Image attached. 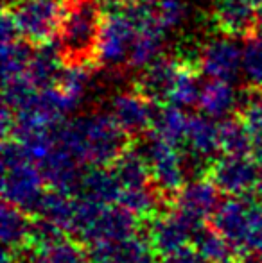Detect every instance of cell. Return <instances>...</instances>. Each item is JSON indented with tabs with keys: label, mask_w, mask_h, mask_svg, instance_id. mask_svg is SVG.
Returning a JSON list of instances; mask_svg holds the SVG:
<instances>
[{
	"label": "cell",
	"mask_w": 262,
	"mask_h": 263,
	"mask_svg": "<svg viewBox=\"0 0 262 263\" xmlns=\"http://www.w3.org/2000/svg\"><path fill=\"white\" fill-rule=\"evenodd\" d=\"M136 149L146 158L154 188L164 197L174 199V195L185 186L187 179V163L185 156L180 153V145L151 131V135L142 140Z\"/></svg>",
	"instance_id": "cell-4"
},
{
	"label": "cell",
	"mask_w": 262,
	"mask_h": 263,
	"mask_svg": "<svg viewBox=\"0 0 262 263\" xmlns=\"http://www.w3.org/2000/svg\"><path fill=\"white\" fill-rule=\"evenodd\" d=\"M199 68L208 79L235 81L242 70V47L235 36L224 34L205 43L198 55Z\"/></svg>",
	"instance_id": "cell-11"
},
{
	"label": "cell",
	"mask_w": 262,
	"mask_h": 263,
	"mask_svg": "<svg viewBox=\"0 0 262 263\" xmlns=\"http://www.w3.org/2000/svg\"><path fill=\"white\" fill-rule=\"evenodd\" d=\"M61 61H63V55H61L56 43H43V45H38V49L32 52L25 76L38 90L56 86L58 77L63 68Z\"/></svg>",
	"instance_id": "cell-19"
},
{
	"label": "cell",
	"mask_w": 262,
	"mask_h": 263,
	"mask_svg": "<svg viewBox=\"0 0 262 263\" xmlns=\"http://www.w3.org/2000/svg\"><path fill=\"white\" fill-rule=\"evenodd\" d=\"M253 158L262 165V133L253 135Z\"/></svg>",
	"instance_id": "cell-35"
},
{
	"label": "cell",
	"mask_w": 262,
	"mask_h": 263,
	"mask_svg": "<svg viewBox=\"0 0 262 263\" xmlns=\"http://www.w3.org/2000/svg\"><path fill=\"white\" fill-rule=\"evenodd\" d=\"M2 263H18V261H16V260H13V258H11L9 254L4 253V260H2Z\"/></svg>",
	"instance_id": "cell-37"
},
{
	"label": "cell",
	"mask_w": 262,
	"mask_h": 263,
	"mask_svg": "<svg viewBox=\"0 0 262 263\" xmlns=\"http://www.w3.org/2000/svg\"><path fill=\"white\" fill-rule=\"evenodd\" d=\"M110 113L128 136H140L153 127L156 106L138 90L120 91L110 102Z\"/></svg>",
	"instance_id": "cell-12"
},
{
	"label": "cell",
	"mask_w": 262,
	"mask_h": 263,
	"mask_svg": "<svg viewBox=\"0 0 262 263\" xmlns=\"http://www.w3.org/2000/svg\"><path fill=\"white\" fill-rule=\"evenodd\" d=\"M257 197L262 201V176H260V181H259V186H257Z\"/></svg>",
	"instance_id": "cell-38"
},
{
	"label": "cell",
	"mask_w": 262,
	"mask_h": 263,
	"mask_svg": "<svg viewBox=\"0 0 262 263\" xmlns=\"http://www.w3.org/2000/svg\"><path fill=\"white\" fill-rule=\"evenodd\" d=\"M180 68H182L180 61L160 55L149 66L140 70V76L136 79V90L154 104H165L169 102V95H171L172 84H174Z\"/></svg>",
	"instance_id": "cell-15"
},
{
	"label": "cell",
	"mask_w": 262,
	"mask_h": 263,
	"mask_svg": "<svg viewBox=\"0 0 262 263\" xmlns=\"http://www.w3.org/2000/svg\"><path fill=\"white\" fill-rule=\"evenodd\" d=\"M29 263H90V258L79 240L70 242L65 238L45 249H34Z\"/></svg>",
	"instance_id": "cell-29"
},
{
	"label": "cell",
	"mask_w": 262,
	"mask_h": 263,
	"mask_svg": "<svg viewBox=\"0 0 262 263\" xmlns=\"http://www.w3.org/2000/svg\"><path fill=\"white\" fill-rule=\"evenodd\" d=\"M242 73L250 86L262 88V36L252 34L246 38L242 49Z\"/></svg>",
	"instance_id": "cell-32"
},
{
	"label": "cell",
	"mask_w": 262,
	"mask_h": 263,
	"mask_svg": "<svg viewBox=\"0 0 262 263\" xmlns=\"http://www.w3.org/2000/svg\"><path fill=\"white\" fill-rule=\"evenodd\" d=\"M158 24L169 31L182 24L185 16V0H154Z\"/></svg>",
	"instance_id": "cell-33"
},
{
	"label": "cell",
	"mask_w": 262,
	"mask_h": 263,
	"mask_svg": "<svg viewBox=\"0 0 262 263\" xmlns=\"http://www.w3.org/2000/svg\"><path fill=\"white\" fill-rule=\"evenodd\" d=\"M219 143L223 154H232V156H250V154H253V135L241 117H228L221 120Z\"/></svg>",
	"instance_id": "cell-25"
},
{
	"label": "cell",
	"mask_w": 262,
	"mask_h": 263,
	"mask_svg": "<svg viewBox=\"0 0 262 263\" xmlns=\"http://www.w3.org/2000/svg\"><path fill=\"white\" fill-rule=\"evenodd\" d=\"M112 168L115 172V176L119 177L123 188H135V186H144V184L153 183L146 158H144V154L136 147L124 151L112 163Z\"/></svg>",
	"instance_id": "cell-24"
},
{
	"label": "cell",
	"mask_w": 262,
	"mask_h": 263,
	"mask_svg": "<svg viewBox=\"0 0 262 263\" xmlns=\"http://www.w3.org/2000/svg\"><path fill=\"white\" fill-rule=\"evenodd\" d=\"M160 199L164 195L154 188L153 183L144 184V186L135 188H123V194L119 197V204L130 210L140 218H151L158 215V208H160Z\"/></svg>",
	"instance_id": "cell-27"
},
{
	"label": "cell",
	"mask_w": 262,
	"mask_h": 263,
	"mask_svg": "<svg viewBox=\"0 0 262 263\" xmlns=\"http://www.w3.org/2000/svg\"><path fill=\"white\" fill-rule=\"evenodd\" d=\"M262 176V165L250 156H224L217 158L208 170V177L224 195H248L257 192Z\"/></svg>",
	"instance_id": "cell-6"
},
{
	"label": "cell",
	"mask_w": 262,
	"mask_h": 263,
	"mask_svg": "<svg viewBox=\"0 0 262 263\" xmlns=\"http://www.w3.org/2000/svg\"><path fill=\"white\" fill-rule=\"evenodd\" d=\"M162 263H208L196 249H189V247H183V249L176 251V253L169 254V256L162 258Z\"/></svg>",
	"instance_id": "cell-34"
},
{
	"label": "cell",
	"mask_w": 262,
	"mask_h": 263,
	"mask_svg": "<svg viewBox=\"0 0 262 263\" xmlns=\"http://www.w3.org/2000/svg\"><path fill=\"white\" fill-rule=\"evenodd\" d=\"M239 256L262 253V201L248 195H228L210 218Z\"/></svg>",
	"instance_id": "cell-3"
},
{
	"label": "cell",
	"mask_w": 262,
	"mask_h": 263,
	"mask_svg": "<svg viewBox=\"0 0 262 263\" xmlns=\"http://www.w3.org/2000/svg\"><path fill=\"white\" fill-rule=\"evenodd\" d=\"M11 13L20 38L43 45L58 34L63 7L58 0H20Z\"/></svg>",
	"instance_id": "cell-5"
},
{
	"label": "cell",
	"mask_w": 262,
	"mask_h": 263,
	"mask_svg": "<svg viewBox=\"0 0 262 263\" xmlns=\"http://www.w3.org/2000/svg\"><path fill=\"white\" fill-rule=\"evenodd\" d=\"M6 2V6H9V4H14V2H20V0H4Z\"/></svg>",
	"instance_id": "cell-39"
},
{
	"label": "cell",
	"mask_w": 262,
	"mask_h": 263,
	"mask_svg": "<svg viewBox=\"0 0 262 263\" xmlns=\"http://www.w3.org/2000/svg\"><path fill=\"white\" fill-rule=\"evenodd\" d=\"M165 32L160 25H151V27L138 29L135 34V40L131 43L130 58L128 65L133 70H144L149 66L154 59L160 58L162 47H164Z\"/></svg>",
	"instance_id": "cell-22"
},
{
	"label": "cell",
	"mask_w": 262,
	"mask_h": 263,
	"mask_svg": "<svg viewBox=\"0 0 262 263\" xmlns=\"http://www.w3.org/2000/svg\"><path fill=\"white\" fill-rule=\"evenodd\" d=\"M187 122H189V117L183 113V107L165 102V104L156 107L151 129H153L154 135L162 136V138L169 140L176 145H182L183 138H185Z\"/></svg>",
	"instance_id": "cell-26"
},
{
	"label": "cell",
	"mask_w": 262,
	"mask_h": 263,
	"mask_svg": "<svg viewBox=\"0 0 262 263\" xmlns=\"http://www.w3.org/2000/svg\"><path fill=\"white\" fill-rule=\"evenodd\" d=\"M32 52L31 43L24 38H16L13 42L2 43V77L4 81H11L27 73Z\"/></svg>",
	"instance_id": "cell-28"
},
{
	"label": "cell",
	"mask_w": 262,
	"mask_h": 263,
	"mask_svg": "<svg viewBox=\"0 0 262 263\" xmlns=\"http://www.w3.org/2000/svg\"><path fill=\"white\" fill-rule=\"evenodd\" d=\"M241 93H237L230 81L208 79L201 86L199 93V111L214 120H224L235 109H239Z\"/></svg>",
	"instance_id": "cell-18"
},
{
	"label": "cell",
	"mask_w": 262,
	"mask_h": 263,
	"mask_svg": "<svg viewBox=\"0 0 262 263\" xmlns=\"http://www.w3.org/2000/svg\"><path fill=\"white\" fill-rule=\"evenodd\" d=\"M239 263H262L260 254H248V256H242Z\"/></svg>",
	"instance_id": "cell-36"
},
{
	"label": "cell",
	"mask_w": 262,
	"mask_h": 263,
	"mask_svg": "<svg viewBox=\"0 0 262 263\" xmlns=\"http://www.w3.org/2000/svg\"><path fill=\"white\" fill-rule=\"evenodd\" d=\"M92 84V72L88 68V63H66L58 77L56 86L63 90L66 95L83 101L84 93Z\"/></svg>",
	"instance_id": "cell-31"
},
{
	"label": "cell",
	"mask_w": 262,
	"mask_h": 263,
	"mask_svg": "<svg viewBox=\"0 0 262 263\" xmlns=\"http://www.w3.org/2000/svg\"><path fill=\"white\" fill-rule=\"evenodd\" d=\"M203 224L183 215L180 210H169L149 218L147 226V242L158 256H169L176 251L187 247L193 242L194 231Z\"/></svg>",
	"instance_id": "cell-8"
},
{
	"label": "cell",
	"mask_w": 262,
	"mask_h": 263,
	"mask_svg": "<svg viewBox=\"0 0 262 263\" xmlns=\"http://www.w3.org/2000/svg\"><path fill=\"white\" fill-rule=\"evenodd\" d=\"M43 192L45 179L38 163L32 159L2 168V199L6 202H11L32 215Z\"/></svg>",
	"instance_id": "cell-7"
},
{
	"label": "cell",
	"mask_w": 262,
	"mask_h": 263,
	"mask_svg": "<svg viewBox=\"0 0 262 263\" xmlns=\"http://www.w3.org/2000/svg\"><path fill=\"white\" fill-rule=\"evenodd\" d=\"M135 34V25L124 11L104 13L97 50H95V61L108 68H117L128 63Z\"/></svg>",
	"instance_id": "cell-10"
},
{
	"label": "cell",
	"mask_w": 262,
	"mask_h": 263,
	"mask_svg": "<svg viewBox=\"0 0 262 263\" xmlns=\"http://www.w3.org/2000/svg\"><path fill=\"white\" fill-rule=\"evenodd\" d=\"M201 86L203 84L199 83L196 70L190 65H187V63H182V68H180L178 76H176L171 95H169V102L180 107H189L198 104Z\"/></svg>",
	"instance_id": "cell-30"
},
{
	"label": "cell",
	"mask_w": 262,
	"mask_h": 263,
	"mask_svg": "<svg viewBox=\"0 0 262 263\" xmlns=\"http://www.w3.org/2000/svg\"><path fill=\"white\" fill-rule=\"evenodd\" d=\"M259 13L260 9H257L250 0H217L214 6V22L223 34L248 38L255 27Z\"/></svg>",
	"instance_id": "cell-16"
},
{
	"label": "cell",
	"mask_w": 262,
	"mask_h": 263,
	"mask_svg": "<svg viewBox=\"0 0 262 263\" xmlns=\"http://www.w3.org/2000/svg\"><path fill=\"white\" fill-rule=\"evenodd\" d=\"M123 194V184L108 166H86L77 188V199L99 202V204H115Z\"/></svg>",
	"instance_id": "cell-17"
},
{
	"label": "cell",
	"mask_w": 262,
	"mask_h": 263,
	"mask_svg": "<svg viewBox=\"0 0 262 263\" xmlns=\"http://www.w3.org/2000/svg\"><path fill=\"white\" fill-rule=\"evenodd\" d=\"M219 194L221 190L210 181V177L194 179L174 195V208L198 224H203L206 218H212L221 204Z\"/></svg>",
	"instance_id": "cell-13"
},
{
	"label": "cell",
	"mask_w": 262,
	"mask_h": 263,
	"mask_svg": "<svg viewBox=\"0 0 262 263\" xmlns=\"http://www.w3.org/2000/svg\"><path fill=\"white\" fill-rule=\"evenodd\" d=\"M193 247L208 263H235L239 258L232 243L212 224H203L194 231Z\"/></svg>",
	"instance_id": "cell-21"
},
{
	"label": "cell",
	"mask_w": 262,
	"mask_h": 263,
	"mask_svg": "<svg viewBox=\"0 0 262 263\" xmlns=\"http://www.w3.org/2000/svg\"><path fill=\"white\" fill-rule=\"evenodd\" d=\"M38 166L42 170V176L45 179L47 186L76 197L81 177H83L84 172L83 163L70 156L65 149H61L56 143L53 153L43 158L42 161H38Z\"/></svg>",
	"instance_id": "cell-14"
},
{
	"label": "cell",
	"mask_w": 262,
	"mask_h": 263,
	"mask_svg": "<svg viewBox=\"0 0 262 263\" xmlns=\"http://www.w3.org/2000/svg\"><path fill=\"white\" fill-rule=\"evenodd\" d=\"M77 210V197L65 194V192L54 190L43 192L38 206L34 210V217H42L61 228L66 235H72L74 229V218H76Z\"/></svg>",
	"instance_id": "cell-20"
},
{
	"label": "cell",
	"mask_w": 262,
	"mask_h": 263,
	"mask_svg": "<svg viewBox=\"0 0 262 263\" xmlns=\"http://www.w3.org/2000/svg\"><path fill=\"white\" fill-rule=\"evenodd\" d=\"M56 143L86 166H108L128 149V135L112 113H88L63 122Z\"/></svg>",
	"instance_id": "cell-1"
},
{
	"label": "cell",
	"mask_w": 262,
	"mask_h": 263,
	"mask_svg": "<svg viewBox=\"0 0 262 263\" xmlns=\"http://www.w3.org/2000/svg\"><path fill=\"white\" fill-rule=\"evenodd\" d=\"M0 224H2L4 251H16L27 246L32 224V220H29L27 211L4 201L2 211H0Z\"/></svg>",
	"instance_id": "cell-23"
},
{
	"label": "cell",
	"mask_w": 262,
	"mask_h": 263,
	"mask_svg": "<svg viewBox=\"0 0 262 263\" xmlns=\"http://www.w3.org/2000/svg\"><path fill=\"white\" fill-rule=\"evenodd\" d=\"M104 9L99 0H68L63 7L56 45L65 63L95 61Z\"/></svg>",
	"instance_id": "cell-2"
},
{
	"label": "cell",
	"mask_w": 262,
	"mask_h": 263,
	"mask_svg": "<svg viewBox=\"0 0 262 263\" xmlns=\"http://www.w3.org/2000/svg\"><path fill=\"white\" fill-rule=\"evenodd\" d=\"M183 145L187 149L185 163L193 174H208L212 163L217 159L221 151L219 143V125L206 115H190L187 122Z\"/></svg>",
	"instance_id": "cell-9"
}]
</instances>
